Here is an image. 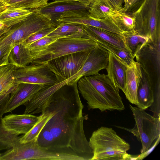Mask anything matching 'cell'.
I'll list each match as a JSON object with an SVG mask.
<instances>
[{
    "label": "cell",
    "mask_w": 160,
    "mask_h": 160,
    "mask_svg": "<svg viewBox=\"0 0 160 160\" xmlns=\"http://www.w3.org/2000/svg\"><path fill=\"white\" fill-rule=\"evenodd\" d=\"M78 82L60 87L41 108L52 114L36 139L49 152L72 160H92V150L85 136Z\"/></svg>",
    "instance_id": "obj_1"
},
{
    "label": "cell",
    "mask_w": 160,
    "mask_h": 160,
    "mask_svg": "<svg viewBox=\"0 0 160 160\" xmlns=\"http://www.w3.org/2000/svg\"><path fill=\"white\" fill-rule=\"evenodd\" d=\"M77 84L78 91L87 101L89 110L98 109L103 112L125 109L119 89L107 75L98 73L84 76L78 80Z\"/></svg>",
    "instance_id": "obj_2"
},
{
    "label": "cell",
    "mask_w": 160,
    "mask_h": 160,
    "mask_svg": "<svg viewBox=\"0 0 160 160\" xmlns=\"http://www.w3.org/2000/svg\"><path fill=\"white\" fill-rule=\"evenodd\" d=\"M93 156L92 160H130L127 152L130 144L112 128L102 126L94 131L89 138Z\"/></svg>",
    "instance_id": "obj_3"
},
{
    "label": "cell",
    "mask_w": 160,
    "mask_h": 160,
    "mask_svg": "<svg viewBox=\"0 0 160 160\" xmlns=\"http://www.w3.org/2000/svg\"><path fill=\"white\" fill-rule=\"evenodd\" d=\"M97 43L87 37H63L39 48L30 50V64H45L55 58L94 48Z\"/></svg>",
    "instance_id": "obj_4"
},
{
    "label": "cell",
    "mask_w": 160,
    "mask_h": 160,
    "mask_svg": "<svg viewBox=\"0 0 160 160\" xmlns=\"http://www.w3.org/2000/svg\"><path fill=\"white\" fill-rule=\"evenodd\" d=\"M56 26L44 16L32 12L25 19L8 28L0 38V46L12 44L14 47L25 43L31 35L45 28Z\"/></svg>",
    "instance_id": "obj_5"
},
{
    "label": "cell",
    "mask_w": 160,
    "mask_h": 160,
    "mask_svg": "<svg viewBox=\"0 0 160 160\" xmlns=\"http://www.w3.org/2000/svg\"><path fill=\"white\" fill-rule=\"evenodd\" d=\"M135 121L133 128L120 126L118 128L127 131L135 136L142 143L140 152L143 153L151 147L153 142L160 136V118L153 117L144 110L129 105Z\"/></svg>",
    "instance_id": "obj_6"
},
{
    "label": "cell",
    "mask_w": 160,
    "mask_h": 160,
    "mask_svg": "<svg viewBox=\"0 0 160 160\" xmlns=\"http://www.w3.org/2000/svg\"><path fill=\"white\" fill-rule=\"evenodd\" d=\"M160 0H145L130 13L135 19L134 30L152 40L160 38Z\"/></svg>",
    "instance_id": "obj_7"
},
{
    "label": "cell",
    "mask_w": 160,
    "mask_h": 160,
    "mask_svg": "<svg viewBox=\"0 0 160 160\" xmlns=\"http://www.w3.org/2000/svg\"><path fill=\"white\" fill-rule=\"evenodd\" d=\"M160 39L149 40L134 55L155 89L160 88Z\"/></svg>",
    "instance_id": "obj_8"
},
{
    "label": "cell",
    "mask_w": 160,
    "mask_h": 160,
    "mask_svg": "<svg viewBox=\"0 0 160 160\" xmlns=\"http://www.w3.org/2000/svg\"><path fill=\"white\" fill-rule=\"evenodd\" d=\"M36 138L30 141L21 143L19 140L13 148L1 154L0 160H66L64 155L51 152L38 144Z\"/></svg>",
    "instance_id": "obj_9"
},
{
    "label": "cell",
    "mask_w": 160,
    "mask_h": 160,
    "mask_svg": "<svg viewBox=\"0 0 160 160\" xmlns=\"http://www.w3.org/2000/svg\"><path fill=\"white\" fill-rule=\"evenodd\" d=\"M91 50L60 57L48 61L45 64L54 73L57 82H60L71 78L81 70Z\"/></svg>",
    "instance_id": "obj_10"
},
{
    "label": "cell",
    "mask_w": 160,
    "mask_h": 160,
    "mask_svg": "<svg viewBox=\"0 0 160 160\" xmlns=\"http://www.w3.org/2000/svg\"><path fill=\"white\" fill-rule=\"evenodd\" d=\"M13 76L16 84L52 85L58 83L54 73L45 64H31L17 68L14 71Z\"/></svg>",
    "instance_id": "obj_11"
},
{
    "label": "cell",
    "mask_w": 160,
    "mask_h": 160,
    "mask_svg": "<svg viewBox=\"0 0 160 160\" xmlns=\"http://www.w3.org/2000/svg\"><path fill=\"white\" fill-rule=\"evenodd\" d=\"M109 58V52L98 44L91 50L81 70L74 76L65 81L66 83L68 84L74 83L78 82L83 77L96 75L98 73L100 70L106 69Z\"/></svg>",
    "instance_id": "obj_12"
},
{
    "label": "cell",
    "mask_w": 160,
    "mask_h": 160,
    "mask_svg": "<svg viewBox=\"0 0 160 160\" xmlns=\"http://www.w3.org/2000/svg\"><path fill=\"white\" fill-rule=\"evenodd\" d=\"M89 6L74 1L55 0L31 11L40 14L57 26L56 21L62 14L71 12L88 10Z\"/></svg>",
    "instance_id": "obj_13"
},
{
    "label": "cell",
    "mask_w": 160,
    "mask_h": 160,
    "mask_svg": "<svg viewBox=\"0 0 160 160\" xmlns=\"http://www.w3.org/2000/svg\"><path fill=\"white\" fill-rule=\"evenodd\" d=\"M46 85L29 83L16 84L10 94L5 113L11 112L18 106L24 104Z\"/></svg>",
    "instance_id": "obj_14"
},
{
    "label": "cell",
    "mask_w": 160,
    "mask_h": 160,
    "mask_svg": "<svg viewBox=\"0 0 160 160\" xmlns=\"http://www.w3.org/2000/svg\"><path fill=\"white\" fill-rule=\"evenodd\" d=\"M41 114L36 116L29 114H9L2 118V122L8 130L18 134H26L40 120Z\"/></svg>",
    "instance_id": "obj_15"
},
{
    "label": "cell",
    "mask_w": 160,
    "mask_h": 160,
    "mask_svg": "<svg viewBox=\"0 0 160 160\" xmlns=\"http://www.w3.org/2000/svg\"><path fill=\"white\" fill-rule=\"evenodd\" d=\"M142 77V72L139 63L133 61L127 66L126 79L123 93L126 98L131 103L137 105V91Z\"/></svg>",
    "instance_id": "obj_16"
},
{
    "label": "cell",
    "mask_w": 160,
    "mask_h": 160,
    "mask_svg": "<svg viewBox=\"0 0 160 160\" xmlns=\"http://www.w3.org/2000/svg\"><path fill=\"white\" fill-rule=\"evenodd\" d=\"M65 81L52 85H47L37 92L28 101L24 104L26 107L25 114L32 115L40 113V110L51 96Z\"/></svg>",
    "instance_id": "obj_17"
},
{
    "label": "cell",
    "mask_w": 160,
    "mask_h": 160,
    "mask_svg": "<svg viewBox=\"0 0 160 160\" xmlns=\"http://www.w3.org/2000/svg\"><path fill=\"white\" fill-rule=\"evenodd\" d=\"M84 30L87 37L96 42H102L119 48L128 50L122 35L86 25H84Z\"/></svg>",
    "instance_id": "obj_18"
},
{
    "label": "cell",
    "mask_w": 160,
    "mask_h": 160,
    "mask_svg": "<svg viewBox=\"0 0 160 160\" xmlns=\"http://www.w3.org/2000/svg\"><path fill=\"white\" fill-rule=\"evenodd\" d=\"M109 58L106 69L107 75L112 82L123 92L127 66L120 59L109 52Z\"/></svg>",
    "instance_id": "obj_19"
},
{
    "label": "cell",
    "mask_w": 160,
    "mask_h": 160,
    "mask_svg": "<svg viewBox=\"0 0 160 160\" xmlns=\"http://www.w3.org/2000/svg\"><path fill=\"white\" fill-rule=\"evenodd\" d=\"M76 23L93 27L122 35L123 32L112 18H107L96 19L90 17L89 15H81L76 18Z\"/></svg>",
    "instance_id": "obj_20"
},
{
    "label": "cell",
    "mask_w": 160,
    "mask_h": 160,
    "mask_svg": "<svg viewBox=\"0 0 160 160\" xmlns=\"http://www.w3.org/2000/svg\"><path fill=\"white\" fill-rule=\"evenodd\" d=\"M142 77L137 91L136 106L139 108L145 110L151 106L153 102L155 89L147 77L142 72Z\"/></svg>",
    "instance_id": "obj_21"
},
{
    "label": "cell",
    "mask_w": 160,
    "mask_h": 160,
    "mask_svg": "<svg viewBox=\"0 0 160 160\" xmlns=\"http://www.w3.org/2000/svg\"><path fill=\"white\" fill-rule=\"evenodd\" d=\"M47 36L56 39L67 37H87L84 30V25L76 23L59 24Z\"/></svg>",
    "instance_id": "obj_22"
},
{
    "label": "cell",
    "mask_w": 160,
    "mask_h": 160,
    "mask_svg": "<svg viewBox=\"0 0 160 160\" xmlns=\"http://www.w3.org/2000/svg\"><path fill=\"white\" fill-rule=\"evenodd\" d=\"M32 58L30 51L25 43L18 44L11 50L8 57L9 64L18 68H23L31 63Z\"/></svg>",
    "instance_id": "obj_23"
},
{
    "label": "cell",
    "mask_w": 160,
    "mask_h": 160,
    "mask_svg": "<svg viewBox=\"0 0 160 160\" xmlns=\"http://www.w3.org/2000/svg\"><path fill=\"white\" fill-rule=\"evenodd\" d=\"M117 12L108 0H94L88 10L89 16L96 19L112 18Z\"/></svg>",
    "instance_id": "obj_24"
},
{
    "label": "cell",
    "mask_w": 160,
    "mask_h": 160,
    "mask_svg": "<svg viewBox=\"0 0 160 160\" xmlns=\"http://www.w3.org/2000/svg\"><path fill=\"white\" fill-rule=\"evenodd\" d=\"M32 11L29 10L8 8L0 13V21L9 27L27 18Z\"/></svg>",
    "instance_id": "obj_25"
},
{
    "label": "cell",
    "mask_w": 160,
    "mask_h": 160,
    "mask_svg": "<svg viewBox=\"0 0 160 160\" xmlns=\"http://www.w3.org/2000/svg\"><path fill=\"white\" fill-rule=\"evenodd\" d=\"M122 35L126 47L134 56L138 50L150 40L139 34L135 30L123 31Z\"/></svg>",
    "instance_id": "obj_26"
},
{
    "label": "cell",
    "mask_w": 160,
    "mask_h": 160,
    "mask_svg": "<svg viewBox=\"0 0 160 160\" xmlns=\"http://www.w3.org/2000/svg\"><path fill=\"white\" fill-rule=\"evenodd\" d=\"M17 68L15 66L10 64L0 66V94L9 90L16 85L13 73Z\"/></svg>",
    "instance_id": "obj_27"
},
{
    "label": "cell",
    "mask_w": 160,
    "mask_h": 160,
    "mask_svg": "<svg viewBox=\"0 0 160 160\" xmlns=\"http://www.w3.org/2000/svg\"><path fill=\"white\" fill-rule=\"evenodd\" d=\"M19 135L7 129L3 124L2 117L0 118V151L12 148L19 140Z\"/></svg>",
    "instance_id": "obj_28"
},
{
    "label": "cell",
    "mask_w": 160,
    "mask_h": 160,
    "mask_svg": "<svg viewBox=\"0 0 160 160\" xmlns=\"http://www.w3.org/2000/svg\"><path fill=\"white\" fill-rule=\"evenodd\" d=\"M98 44L121 60L128 66L134 60V57L128 50L118 48L102 42H96Z\"/></svg>",
    "instance_id": "obj_29"
},
{
    "label": "cell",
    "mask_w": 160,
    "mask_h": 160,
    "mask_svg": "<svg viewBox=\"0 0 160 160\" xmlns=\"http://www.w3.org/2000/svg\"><path fill=\"white\" fill-rule=\"evenodd\" d=\"M41 112L42 115L41 119L28 132L20 137L19 141L21 143L27 142L37 138L52 115L51 113L44 110H43Z\"/></svg>",
    "instance_id": "obj_30"
},
{
    "label": "cell",
    "mask_w": 160,
    "mask_h": 160,
    "mask_svg": "<svg viewBox=\"0 0 160 160\" xmlns=\"http://www.w3.org/2000/svg\"><path fill=\"white\" fill-rule=\"evenodd\" d=\"M49 0H10L6 3L7 8L31 11L46 5Z\"/></svg>",
    "instance_id": "obj_31"
},
{
    "label": "cell",
    "mask_w": 160,
    "mask_h": 160,
    "mask_svg": "<svg viewBox=\"0 0 160 160\" xmlns=\"http://www.w3.org/2000/svg\"><path fill=\"white\" fill-rule=\"evenodd\" d=\"M112 18L123 31H130L135 29V18L130 13L117 11Z\"/></svg>",
    "instance_id": "obj_32"
},
{
    "label": "cell",
    "mask_w": 160,
    "mask_h": 160,
    "mask_svg": "<svg viewBox=\"0 0 160 160\" xmlns=\"http://www.w3.org/2000/svg\"><path fill=\"white\" fill-rule=\"evenodd\" d=\"M56 26H53L39 31L37 32L30 35L26 40L25 45L31 43L45 36H47L57 28Z\"/></svg>",
    "instance_id": "obj_33"
},
{
    "label": "cell",
    "mask_w": 160,
    "mask_h": 160,
    "mask_svg": "<svg viewBox=\"0 0 160 160\" xmlns=\"http://www.w3.org/2000/svg\"><path fill=\"white\" fill-rule=\"evenodd\" d=\"M145 0H124L121 11L131 13L136 11Z\"/></svg>",
    "instance_id": "obj_34"
},
{
    "label": "cell",
    "mask_w": 160,
    "mask_h": 160,
    "mask_svg": "<svg viewBox=\"0 0 160 160\" xmlns=\"http://www.w3.org/2000/svg\"><path fill=\"white\" fill-rule=\"evenodd\" d=\"M14 47L12 44L0 46V66L9 64L8 57Z\"/></svg>",
    "instance_id": "obj_35"
},
{
    "label": "cell",
    "mask_w": 160,
    "mask_h": 160,
    "mask_svg": "<svg viewBox=\"0 0 160 160\" xmlns=\"http://www.w3.org/2000/svg\"><path fill=\"white\" fill-rule=\"evenodd\" d=\"M56 39H57L46 36L31 43L25 45V46L29 50H31L45 46Z\"/></svg>",
    "instance_id": "obj_36"
},
{
    "label": "cell",
    "mask_w": 160,
    "mask_h": 160,
    "mask_svg": "<svg viewBox=\"0 0 160 160\" xmlns=\"http://www.w3.org/2000/svg\"><path fill=\"white\" fill-rule=\"evenodd\" d=\"M14 88L0 94V118L2 117L3 114L5 113L6 107L10 94Z\"/></svg>",
    "instance_id": "obj_37"
},
{
    "label": "cell",
    "mask_w": 160,
    "mask_h": 160,
    "mask_svg": "<svg viewBox=\"0 0 160 160\" xmlns=\"http://www.w3.org/2000/svg\"><path fill=\"white\" fill-rule=\"evenodd\" d=\"M160 136H159L157 139V140L153 146L151 148H150L148 150L145 152L141 153V154L138 155L137 160H142L146 157L152 151L153 149L155 148L156 146L159 143L160 141Z\"/></svg>",
    "instance_id": "obj_38"
},
{
    "label": "cell",
    "mask_w": 160,
    "mask_h": 160,
    "mask_svg": "<svg viewBox=\"0 0 160 160\" xmlns=\"http://www.w3.org/2000/svg\"><path fill=\"white\" fill-rule=\"evenodd\" d=\"M108 0L116 10L121 11L122 7L121 0Z\"/></svg>",
    "instance_id": "obj_39"
},
{
    "label": "cell",
    "mask_w": 160,
    "mask_h": 160,
    "mask_svg": "<svg viewBox=\"0 0 160 160\" xmlns=\"http://www.w3.org/2000/svg\"><path fill=\"white\" fill-rule=\"evenodd\" d=\"M71 0L76 1L86 5L90 6L94 1V0Z\"/></svg>",
    "instance_id": "obj_40"
},
{
    "label": "cell",
    "mask_w": 160,
    "mask_h": 160,
    "mask_svg": "<svg viewBox=\"0 0 160 160\" xmlns=\"http://www.w3.org/2000/svg\"><path fill=\"white\" fill-rule=\"evenodd\" d=\"M8 28V27H5L4 28L0 29V38L7 31Z\"/></svg>",
    "instance_id": "obj_41"
},
{
    "label": "cell",
    "mask_w": 160,
    "mask_h": 160,
    "mask_svg": "<svg viewBox=\"0 0 160 160\" xmlns=\"http://www.w3.org/2000/svg\"><path fill=\"white\" fill-rule=\"evenodd\" d=\"M5 27L3 22L0 21V29L3 28Z\"/></svg>",
    "instance_id": "obj_42"
},
{
    "label": "cell",
    "mask_w": 160,
    "mask_h": 160,
    "mask_svg": "<svg viewBox=\"0 0 160 160\" xmlns=\"http://www.w3.org/2000/svg\"><path fill=\"white\" fill-rule=\"evenodd\" d=\"M2 1L4 2L5 3H6L8 2L10 0H1Z\"/></svg>",
    "instance_id": "obj_43"
},
{
    "label": "cell",
    "mask_w": 160,
    "mask_h": 160,
    "mask_svg": "<svg viewBox=\"0 0 160 160\" xmlns=\"http://www.w3.org/2000/svg\"><path fill=\"white\" fill-rule=\"evenodd\" d=\"M124 0H121V3L122 4L123 3V2H124Z\"/></svg>",
    "instance_id": "obj_44"
}]
</instances>
